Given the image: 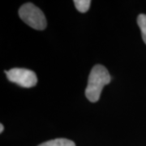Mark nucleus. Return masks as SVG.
I'll return each mask as SVG.
<instances>
[{"label":"nucleus","mask_w":146,"mask_h":146,"mask_svg":"<svg viewBox=\"0 0 146 146\" xmlns=\"http://www.w3.org/2000/svg\"><path fill=\"white\" fill-rule=\"evenodd\" d=\"M111 77L107 69L102 65H95L92 68L85 89V96L91 102H97L100 98L105 85L108 84Z\"/></svg>","instance_id":"obj_1"},{"label":"nucleus","mask_w":146,"mask_h":146,"mask_svg":"<svg viewBox=\"0 0 146 146\" xmlns=\"http://www.w3.org/2000/svg\"><path fill=\"white\" fill-rule=\"evenodd\" d=\"M19 16L25 24L34 29L43 30L46 27V19L44 13L31 3L21 6L19 10Z\"/></svg>","instance_id":"obj_2"},{"label":"nucleus","mask_w":146,"mask_h":146,"mask_svg":"<svg viewBox=\"0 0 146 146\" xmlns=\"http://www.w3.org/2000/svg\"><path fill=\"white\" fill-rule=\"evenodd\" d=\"M4 72L8 80L23 88H32L37 83L36 73L29 69L12 68L9 71H4Z\"/></svg>","instance_id":"obj_3"},{"label":"nucleus","mask_w":146,"mask_h":146,"mask_svg":"<svg viewBox=\"0 0 146 146\" xmlns=\"http://www.w3.org/2000/svg\"><path fill=\"white\" fill-rule=\"evenodd\" d=\"M38 146H76L73 141L64 139V138H58L51 141L44 142Z\"/></svg>","instance_id":"obj_4"},{"label":"nucleus","mask_w":146,"mask_h":146,"mask_svg":"<svg viewBox=\"0 0 146 146\" xmlns=\"http://www.w3.org/2000/svg\"><path fill=\"white\" fill-rule=\"evenodd\" d=\"M137 24L141 32V36L144 42L146 44V15L141 14L137 17Z\"/></svg>","instance_id":"obj_5"},{"label":"nucleus","mask_w":146,"mask_h":146,"mask_svg":"<svg viewBox=\"0 0 146 146\" xmlns=\"http://www.w3.org/2000/svg\"><path fill=\"white\" fill-rule=\"evenodd\" d=\"M74 4L80 12L84 13L89 11L91 1L90 0H75Z\"/></svg>","instance_id":"obj_6"},{"label":"nucleus","mask_w":146,"mask_h":146,"mask_svg":"<svg viewBox=\"0 0 146 146\" xmlns=\"http://www.w3.org/2000/svg\"><path fill=\"white\" fill-rule=\"evenodd\" d=\"M3 130H4V127H3V125L1 123V124H0V133H2Z\"/></svg>","instance_id":"obj_7"}]
</instances>
